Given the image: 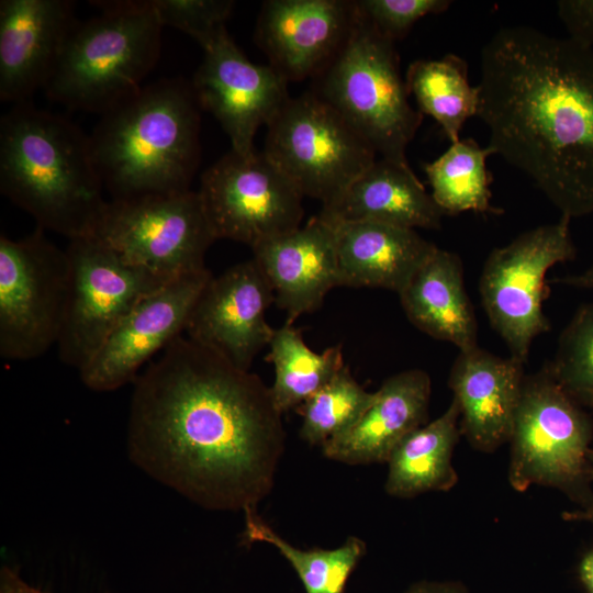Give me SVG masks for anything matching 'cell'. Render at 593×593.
<instances>
[{"mask_svg":"<svg viewBox=\"0 0 593 593\" xmlns=\"http://www.w3.org/2000/svg\"><path fill=\"white\" fill-rule=\"evenodd\" d=\"M130 460L152 479L215 511L256 510L284 448L270 388L188 337L134 381Z\"/></svg>","mask_w":593,"mask_h":593,"instance_id":"obj_1","label":"cell"},{"mask_svg":"<svg viewBox=\"0 0 593 593\" xmlns=\"http://www.w3.org/2000/svg\"><path fill=\"white\" fill-rule=\"evenodd\" d=\"M478 118L494 155L569 219L593 213V48L518 25L480 58Z\"/></svg>","mask_w":593,"mask_h":593,"instance_id":"obj_2","label":"cell"},{"mask_svg":"<svg viewBox=\"0 0 593 593\" xmlns=\"http://www.w3.org/2000/svg\"><path fill=\"white\" fill-rule=\"evenodd\" d=\"M90 137L30 101L0 121V191L38 227L69 239L92 236L108 203Z\"/></svg>","mask_w":593,"mask_h":593,"instance_id":"obj_3","label":"cell"},{"mask_svg":"<svg viewBox=\"0 0 593 593\" xmlns=\"http://www.w3.org/2000/svg\"><path fill=\"white\" fill-rule=\"evenodd\" d=\"M199 132L200 107L181 79L145 86L102 114L89 137L111 200L190 191Z\"/></svg>","mask_w":593,"mask_h":593,"instance_id":"obj_4","label":"cell"},{"mask_svg":"<svg viewBox=\"0 0 593 593\" xmlns=\"http://www.w3.org/2000/svg\"><path fill=\"white\" fill-rule=\"evenodd\" d=\"M91 3L101 13L76 22L44 91L69 109L102 115L144 87L159 58L163 25L149 0Z\"/></svg>","mask_w":593,"mask_h":593,"instance_id":"obj_5","label":"cell"},{"mask_svg":"<svg viewBox=\"0 0 593 593\" xmlns=\"http://www.w3.org/2000/svg\"><path fill=\"white\" fill-rule=\"evenodd\" d=\"M315 77L313 91L381 158L409 166L406 147L423 114L409 102L394 42L381 34L357 5L345 43Z\"/></svg>","mask_w":593,"mask_h":593,"instance_id":"obj_6","label":"cell"},{"mask_svg":"<svg viewBox=\"0 0 593 593\" xmlns=\"http://www.w3.org/2000/svg\"><path fill=\"white\" fill-rule=\"evenodd\" d=\"M264 153L303 197L336 203L377 153L314 91L291 98L267 125Z\"/></svg>","mask_w":593,"mask_h":593,"instance_id":"obj_7","label":"cell"},{"mask_svg":"<svg viewBox=\"0 0 593 593\" xmlns=\"http://www.w3.org/2000/svg\"><path fill=\"white\" fill-rule=\"evenodd\" d=\"M70 289L66 250L37 227L22 239L0 236V356L31 360L57 345Z\"/></svg>","mask_w":593,"mask_h":593,"instance_id":"obj_8","label":"cell"},{"mask_svg":"<svg viewBox=\"0 0 593 593\" xmlns=\"http://www.w3.org/2000/svg\"><path fill=\"white\" fill-rule=\"evenodd\" d=\"M592 426L580 405L545 367L523 381L510 439V485L524 492L532 485L572 492L582 480Z\"/></svg>","mask_w":593,"mask_h":593,"instance_id":"obj_9","label":"cell"},{"mask_svg":"<svg viewBox=\"0 0 593 593\" xmlns=\"http://www.w3.org/2000/svg\"><path fill=\"white\" fill-rule=\"evenodd\" d=\"M570 220L561 216L492 249L482 268L479 291L483 309L511 357L523 363L533 339L550 328L542 310L546 275L556 264L575 256Z\"/></svg>","mask_w":593,"mask_h":593,"instance_id":"obj_10","label":"cell"},{"mask_svg":"<svg viewBox=\"0 0 593 593\" xmlns=\"http://www.w3.org/2000/svg\"><path fill=\"white\" fill-rule=\"evenodd\" d=\"M92 236L166 280L205 269L204 256L215 240L192 190L110 200Z\"/></svg>","mask_w":593,"mask_h":593,"instance_id":"obj_11","label":"cell"},{"mask_svg":"<svg viewBox=\"0 0 593 593\" xmlns=\"http://www.w3.org/2000/svg\"><path fill=\"white\" fill-rule=\"evenodd\" d=\"M69 240V299L56 346L59 359L80 371L131 311L170 280L126 261L94 236Z\"/></svg>","mask_w":593,"mask_h":593,"instance_id":"obj_12","label":"cell"},{"mask_svg":"<svg viewBox=\"0 0 593 593\" xmlns=\"http://www.w3.org/2000/svg\"><path fill=\"white\" fill-rule=\"evenodd\" d=\"M216 239L254 246L301 226L303 195L264 153L231 149L201 176L197 191Z\"/></svg>","mask_w":593,"mask_h":593,"instance_id":"obj_13","label":"cell"},{"mask_svg":"<svg viewBox=\"0 0 593 593\" xmlns=\"http://www.w3.org/2000/svg\"><path fill=\"white\" fill-rule=\"evenodd\" d=\"M192 91L200 109L210 112L232 143V150L250 156L254 138L290 99L288 81L271 65L251 63L227 30L203 48Z\"/></svg>","mask_w":593,"mask_h":593,"instance_id":"obj_14","label":"cell"},{"mask_svg":"<svg viewBox=\"0 0 593 593\" xmlns=\"http://www.w3.org/2000/svg\"><path fill=\"white\" fill-rule=\"evenodd\" d=\"M212 278L205 268L175 278L143 299L79 371L90 390L108 392L134 382L142 366L181 333Z\"/></svg>","mask_w":593,"mask_h":593,"instance_id":"obj_15","label":"cell"},{"mask_svg":"<svg viewBox=\"0 0 593 593\" xmlns=\"http://www.w3.org/2000/svg\"><path fill=\"white\" fill-rule=\"evenodd\" d=\"M273 302V290L251 258L209 280L184 332L235 367L249 370L273 334L275 328L266 321V311Z\"/></svg>","mask_w":593,"mask_h":593,"instance_id":"obj_16","label":"cell"},{"mask_svg":"<svg viewBox=\"0 0 593 593\" xmlns=\"http://www.w3.org/2000/svg\"><path fill=\"white\" fill-rule=\"evenodd\" d=\"M356 15L355 1L269 0L255 38L287 81L316 76L345 43Z\"/></svg>","mask_w":593,"mask_h":593,"instance_id":"obj_17","label":"cell"},{"mask_svg":"<svg viewBox=\"0 0 593 593\" xmlns=\"http://www.w3.org/2000/svg\"><path fill=\"white\" fill-rule=\"evenodd\" d=\"M78 20L69 0L0 1V100L29 101L45 87Z\"/></svg>","mask_w":593,"mask_h":593,"instance_id":"obj_18","label":"cell"},{"mask_svg":"<svg viewBox=\"0 0 593 593\" xmlns=\"http://www.w3.org/2000/svg\"><path fill=\"white\" fill-rule=\"evenodd\" d=\"M251 249L276 304L288 315L287 323L317 310L325 295L339 287L335 228L320 215Z\"/></svg>","mask_w":593,"mask_h":593,"instance_id":"obj_19","label":"cell"},{"mask_svg":"<svg viewBox=\"0 0 593 593\" xmlns=\"http://www.w3.org/2000/svg\"><path fill=\"white\" fill-rule=\"evenodd\" d=\"M524 363L479 346L459 351L448 385L460 410V433L481 452L510 441L524 381Z\"/></svg>","mask_w":593,"mask_h":593,"instance_id":"obj_20","label":"cell"},{"mask_svg":"<svg viewBox=\"0 0 593 593\" xmlns=\"http://www.w3.org/2000/svg\"><path fill=\"white\" fill-rule=\"evenodd\" d=\"M430 391V378L424 370L389 377L360 419L322 446L324 456L348 465L387 462L401 440L425 424Z\"/></svg>","mask_w":593,"mask_h":593,"instance_id":"obj_21","label":"cell"},{"mask_svg":"<svg viewBox=\"0 0 593 593\" xmlns=\"http://www.w3.org/2000/svg\"><path fill=\"white\" fill-rule=\"evenodd\" d=\"M328 222L336 234L339 287L400 293L438 248L412 228L376 221Z\"/></svg>","mask_w":593,"mask_h":593,"instance_id":"obj_22","label":"cell"},{"mask_svg":"<svg viewBox=\"0 0 593 593\" xmlns=\"http://www.w3.org/2000/svg\"><path fill=\"white\" fill-rule=\"evenodd\" d=\"M318 215L334 222L376 221L412 230H438L445 214L410 166L381 158Z\"/></svg>","mask_w":593,"mask_h":593,"instance_id":"obj_23","label":"cell"},{"mask_svg":"<svg viewBox=\"0 0 593 593\" xmlns=\"http://www.w3.org/2000/svg\"><path fill=\"white\" fill-rule=\"evenodd\" d=\"M410 322L459 351L478 347V324L466 292L460 257L437 248L399 293Z\"/></svg>","mask_w":593,"mask_h":593,"instance_id":"obj_24","label":"cell"},{"mask_svg":"<svg viewBox=\"0 0 593 593\" xmlns=\"http://www.w3.org/2000/svg\"><path fill=\"white\" fill-rule=\"evenodd\" d=\"M460 410L452 399L446 411L405 436L387 461L385 492L411 499L426 492H446L458 482L452 465L455 447L461 436Z\"/></svg>","mask_w":593,"mask_h":593,"instance_id":"obj_25","label":"cell"},{"mask_svg":"<svg viewBox=\"0 0 593 593\" xmlns=\"http://www.w3.org/2000/svg\"><path fill=\"white\" fill-rule=\"evenodd\" d=\"M405 83L418 111L432 116L451 144L460 139L467 120L478 115V87L470 85L467 63L457 55L413 61L406 70Z\"/></svg>","mask_w":593,"mask_h":593,"instance_id":"obj_26","label":"cell"},{"mask_svg":"<svg viewBox=\"0 0 593 593\" xmlns=\"http://www.w3.org/2000/svg\"><path fill=\"white\" fill-rule=\"evenodd\" d=\"M268 347L266 360L275 368L270 392L281 414L303 404L345 366L339 345L315 353L290 323L275 328Z\"/></svg>","mask_w":593,"mask_h":593,"instance_id":"obj_27","label":"cell"},{"mask_svg":"<svg viewBox=\"0 0 593 593\" xmlns=\"http://www.w3.org/2000/svg\"><path fill=\"white\" fill-rule=\"evenodd\" d=\"M491 147H481L473 138L459 139L437 159L424 165L432 198L444 212L455 215L466 211L500 214L491 204V175L486 158Z\"/></svg>","mask_w":593,"mask_h":593,"instance_id":"obj_28","label":"cell"},{"mask_svg":"<svg viewBox=\"0 0 593 593\" xmlns=\"http://www.w3.org/2000/svg\"><path fill=\"white\" fill-rule=\"evenodd\" d=\"M246 542L273 546L292 566L305 593H345L347 582L366 553V542L355 536L334 549H299L283 539L257 514L244 512Z\"/></svg>","mask_w":593,"mask_h":593,"instance_id":"obj_29","label":"cell"},{"mask_svg":"<svg viewBox=\"0 0 593 593\" xmlns=\"http://www.w3.org/2000/svg\"><path fill=\"white\" fill-rule=\"evenodd\" d=\"M374 399L376 392L366 391L345 365L327 384L299 406L302 439L323 446L350 429Z\"/></svg>","mask_w":593,"mask_h":593,"instance_id":"obj_30","label":"cell"},{"mask_svg":"<svg viewBox=\"0 0 593 593\" xmlns=\"http://www.w3.org/2000/svg\"><path fill=\"white\" fill-rule=\"evenodd\" d=\"M546 368L579 405L593 407V303L582 306L563 329L555 360Z\"/></svg>","mask_w":593,"mask_h":593,"instance_id":"obj_31","label":"cell"},{"mask_svg":"<svg viewBox=\"0 0 593 593\" xmlns=\"http://www.w3.org/2000/svg\"><path fill=\"white\" fill-rule=\"evenodd\" d=\"M160 24L175 27L195 40L202 48L226 31L232 0H149Z\"/></svg>","mask_w":593,"mask_h":593,"instance_id":"obj_32","label":"cell"},{"mask_svg":"<svg viewBox=\"0 0 593 593\" xmlns=\"http://www.w3.org/2000/svg\"><path fill=\"white\" fill-rule=\"evenodd\" d=\"M358 10L385 37L395 42L404 37L422 18L440 14L451 4L449 0H358Z\"/></svg>","mask_w":593,"mask_h":593,"instance_id":"obj_33","label":"cell"},{"mask_svg":"<svg viewBox=\"0 0 593 593\" xmlns=\"http://www.w3.org/2000/svg\"><path fill=\"white\" fill-rule=\"evenodd\" d=\"M558 15L571 40L593 48V0H561Z\"/></svg>","mask_w":593,"mask_h":593,"instance_id":"obj_34","label":"cell"},{"mask_svg":"<svg viewBox=\"0 0 593 593\" xmlns=\"http://www.w3.org/2000/svg\"><path fill=\"white\" fill-rule=\"evenodd\" d=\"M404 593H469L459 580H421L411 584Z\"/></svg>","mask_w":593,"mask_h":593,"instance_id":"obj_35","label":"cell"},{"mask_svg":"<svg viewBox=\"0 0 593 593\" xmlns=\"http://www.w3.org/2000/svg\"><path fill=\"white\" fill-rule=\"evenodd\" d=\"M0 593H47L27 583L20 572L12 567L3 566L0 570Z\"/></svg>","mask_w":593,"mask_h":593,"instance_id":"obj_36","label":"cell"},{"mask_svg":"<svg viewBox=\"0 0 593 593\" xmlns=\"http://www.w3.org/2000/svg\"><path fill=\"white\" fill-rule=\"evenodd\" d=\"M579 579L586 593H593V550L588 551L578 567Z\"/></svg>","mask_w":593,"mask_h":593,"instance_id":"obj_37","label":"cell"},{"mask_svg":"<svg viewBox=\"0 0 593 593\" xmlns=\"http://www.w3.org/2000/svg\"><path fill=\"white\" fill-rule=\"evenodd\" d=\"M555 282L593 290V265L580 275L559 278Z\"/></svg>","mask_w":593,"mask_h":593,"instance_id":"obj_38","label":"cell"},{"mask_svg":"<svg viewBox=\"0 0 593 593\" xmlns=\"http://www.w3.org/2000/svg\"><path fill=\"white\" fill-rule=\"evenodd\" d=\"M591 517H593V514L591 515Z\"/></svg>","mask_w":593,"mask_h":593,"instance_id":"obj_39","label":"cell"}]
</instances>
